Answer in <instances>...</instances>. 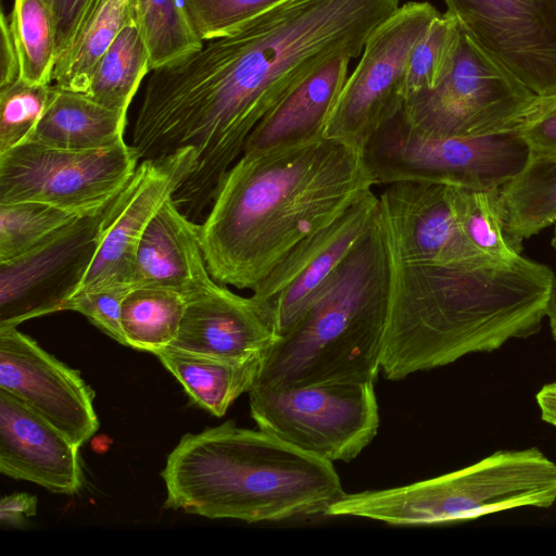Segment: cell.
Wrapping results in <instances>:
<instances>
[{"label":"cell","mask_w":556,"mask_h":556,"mask_svg":"<svg viewBox=\"0 0 556 556\" xmlns=\"http://www.w3.org/2000/svg\"><path fill=\"white\" fill-rule=\"evenodd\" d=\"M399 0H285L151 71L139 118L162 153L191 148L194 180L220 184L261 119L329 61L357 58Z\"/></svg>","instance_id":"cell-1"},{"label":"cell","mask_w":556,"mask_h":556,"mask_svg":"<svg viewBox=\"0 0 556 556\" xmlns=\"http://www.w3.org/2000/svg\"><path fill=\"white\" fill-rule=\"evenodd\" d=\"M374 186L363 152L326 137L242 153L200 224L211 276L252 291L299 242Z\"/></svg>","instance_id":"cell-2"},{"label":"cell","mask_w":556,"mask_h":556,"mask_svg":"<svg viewBox=\"0 0 556 556\" xmlns=\"http://www.w3.org/2000/svg\"><path fill=\"white\" fill-rule=\"evenodd\" d=\"M554 280L547 266L521 255L456 263L390 255L383 377L399 381L535 334Z\"/></svg>","instance_id":"cell-3"},{"label":"cell","mask_w":556,"mask_h":556,"mask_svg":"<svg viewBox=\"0 0 556 556\" xmlns=\"http://www.w3.org/2000/svg\"><path fill=\"white\" fill-rule=\"evenodd\" d=\"M161 476L165 507L249 523L325 516L345 493L332 462L233 420L185 434Z\"/></svg>","instance_id":"cell-4"},{"label":"cell","mask_w":556,"mask_h":556,"mask_svg":"<svg viewBox=\"0 0 556 556\" xmlns=\"http://www.w3.org/2000/svg\"><path fill=\"white\" fill-rule=\"evenodd\" d=\"M390 254L378 214L312 306L262 355L253 387L375 382L381 371Z\"/></svg>","instance_id":"cell-5"},{"label":"cell","mask_w":556,"mask_h":556,"mask_svg":"<svg viewBox=\"0 0 556 556\" xmlns=\"http://www.w3.org/2000/svg\"><path fill=\"white\" fill-rule=\"evenodd\" d=\"M556 502V463L535 446L503 450L462 469L410 484L344 493L328 517H359L392 526L459 522Z\"/></svg>","instance_id":"cell-6"},{"label":"cell","mask_w":556,"mask_h":556,"mask_svg":"<svg viewBox=\"0 0 556 556\" xmlns=\"http://www.w3.org/2000/svg\"><path fill=\"white\" fill-rule=\"evenodd\" d=\"M531 149L516 130L481 137H435L406 124L401 115L380 128L363 151L377 185L424 181L498 189L525 166Z\"/></svg>","instance_id":"cell-7"},{"label":"cell","mask_w":556,"mask_h":556,"mask_svg":"<svg viewBox=\"0 0 556 556\" xmlns=\"http://www.w3.org/2000/svg\"><path fill=\"white\" fill-rule=\"evenodd\" d=\"M248 394L257 428L329 462L354 459L379 429L372 382L252 387Z\"/></svg>","instance_id":"cell-8"},{"label":"cell","mask_w":556,"mask_h":556,"mask_svg":"<svg viewBox=\"0 0 556 556\" xmlns=\"http://www.w3.org/2000/svg\"><path fill=\"white\" fill-rule=\"evenodd\" d=\"M538 97L460 29L450 73L433 89L406 98L400 115L412 128L430 136H490L515 130Z\"/></svg>","instance_id":"cell-9"},{"label":"cell","mask_w":556,"mask_h":556,"mask_svg":"<svg viewBox=\"0 0 556 556\" xmlns=\"http://www.w3.org/2000/svg\"><path fill=\"white\" fill-rule=\"evenodd\" d=\"M439 14L427 1H409L374 29L334 102L324 137L363 152L400 114L410 52Z\"/></svg>","instance_id":"cell-10"},{"label":"cell","mask_w":556,"mask_h":556,"mask_svg":"<svg viewBox=\"0 0 556 556\" xmlns=\"http://www.w3.org/2000/svg\"><path fill=\"white\" fill-rule=\"evenodd\" d=\"M139 162L126 142L66 150L25 141L0 153V204L35 201L77 216L94 215L121 192Z\"/></svg>","instance_id":"cell-11"},{"label":"cell","mask_w":556,"mask_h":556,"mask_svg":"<svg viewBox=\"0 0 556 556\" xmlns=\"http://www.w3.org/2000/svg\"><path fill=\"white\" fill-rule=\"evenodd\" d=\"M462 31L539 97L556 92V0H444Z\"/></svg>","instance_id":"cell-12"},{"label":"cell","mask_w":556,"mask_h":556,"mask_svg":"<svg viewBox=\"0 0 556 556\" xmlns=\"http://www.w3.org/2000/svg\"><path fill=\"white\" fill-rule=\"evenodd\" d=\"M378 208V195L370 190L336 220L299 242L252 290V301L277 337L286 334L312 306L371 226Z\"/></svg>","instance_id":"cell-13"},{"label":"cell","mask_w":556,"mask_h":556,"mask_svg":"<svg viewBox=\"0 0 556 556\" xmlns=\"http://www.w3.org/2000/svg\"><path fill=\"white\" fill-rule=\"evenodd\" d=\"M104 210L78 217L25 254L0 263V328L62 311L94 256Z\"/></svg>","instance_id":"cell-14"},{"label":"cell","mask_w":556,"mask_h":556,"mask_svg":"<svg viewBox=\"0 0 556 556\" xmlns=\"http://www.w3.org/2000/svg\"><path fill=\"white\" fill-rule=\"evenodd\" d=\"M195 160V151L185 148L139 162L103 212L94 256L75 293L99 287H132L140 239L157 211L190 176Z\"/></svg>","instance_id":"cell-15"},{"label":"cell","mask_w":556,"mask_h":556,"mask_svg":"<svg viewBox=\"0 0 556 556\" xmlns=\"http://www.w3.org/2000/svg\"><path fill=\"white\" fill-rule=\"evenodd\" d=\"M0 389L81 446L98 430L94 392L79 371L17 327L0 328Z\"/></svg>","instance_id":"cell-16"},{"label":"cell","mask_w":556,"mask_h":556,"mask_svg":"<svg viewBox=\"0 0 556 556\" xmlns=\"http://www.w3.org/2000/svg\"><path fill=\"white\" fill-rule=\"evenodd\" d=\"M378 200L391 256L431 263L489 258L465 238L451 203L450 186L396 181L386 185Z\"/></svg>","instance_id":"cell-17"},{"label":"cell","mask_w":556,"mask_h":556,"mask_svg":"<svg viewBox=\"0 0 556 556\" xmlns=\"http://www.w3.org/2000/svg\"><path fill=\"white\" fill-rule=\"evenodd\" d=\"M79 445L0 389V471L53 493L74 494L84 483Z\"/></svg>","instance_id":"cell-18"},{"label":"cell","mask_w":556,"mask_h":556,"mask_svg":"<svg viewBox=\"0 0 556 556\" xmlns=\"http://www.w3.org/2000/svg\"><path fill=\"white\" fill-rule=\"evenodd\" d=\"M278 339L251 296L215 282L188 299L169 346L218 357L262 356Z\"/></svg>","instance_id":"cell-19"},{"label":"cell","mask_w":556,"mask_h":556,"mask_svg":"<svg viewBox=\"0 0 556 556\" xmlns=\"http://www.w3.org/2000/svg\"><path fill=\"white\" fill-rule=\"evenodd\" d=\"M215 282L203 254L200 224L188 218L169 198L140 239L132 286L163 287L189 299Z\"/></svg>","instance_id":"cell-20"},{"label":"cell","mask_w":556,"mask_h":556,"mask_svg":"<svg viewBox=\"0 0 556 556\" xmlns=\"http://www.w3.org/2000/svg\"><path fill=\"white\" fill-rule=\"evenodd\" d=\"M346 56L336 58L287 93L250 134L243 153L268 151L324 137L327 119L348 78Z\"/></svg>","instance_id":"cell-21"},{"label":"cell","mask_w":556,"mask_h":556,"mask_svg":"<svg viewBox=\"0 0 556 556\" xmlns=\"http://www.w3.org/2000/svg\"><path fill=\"white\" fill-rule=\"evenodd\" d=\"M127 113L87 94L53 85L48 104L27 141L66 149L96 150L124 143Z\"/></svg>","instance_id":"cell-22"},{"label":"cell","mask_w":556,"mask_h":556,"mask_svg":"<svg viewBox=\"0 0 556 556\" xmlns=\"http://www.w3.org/2000/svg\"><path fill=\"white\" fill-rule=\"evenodd\" d=\"M199 406L216 417L254 386L262 356L218 357L167 346L154 353Z\"/></svg>","instance_id":"cell-23"},{"label":"cell","mask_w":556,"mask_h":556,"mask_svg":"<svg viewBox=\"0 0 556 556\" xmlns=\"http://www.w3.org/2000/svg\"><path fill=\"white\" fill-rule=\"evenodd\" d=\"M137 20L135 0H92L59 55L53 85L86 93L94 68L123 28Z\"/></svg>","instance_id":"cell-24"},{"label":"cell","mask_w":556,"mask_h":556,"mask_svg":"<svg viewBox=\"0 0 556 556\" xmlns=\"http://www.w3.org/2000/svg\"><path fill=\"white\" fill-rule=\"evenodd\" d=\"M509 239L521 241L556 223V155L531 151L522 169L498 188Z\"/></svg>","instance_id":"cell-25"},{"label":"cell","mask_w":556,"mask_h":556,"mask_svg":"<svg viewBox=\"0 0 556 556\" xmlns=\"http://www.w3.org/2000/svg\"><path fill=\"white\" fill-rule=\"evenodd\" d=\"M187 301V296L172 289L132 286L121 307L125 345L152 354L172 345Z\"/></svg>","instance_id":"cell-26"},{"label":"cell","mask_w":556,"mask_h":556,"mask_svg":"<svg viewBox=\"0 0 556 556\" xmlns=\"http://www.w3.org/2000/svg\"><path fill=\"white\" fill-rule=\"evenodd\" d=\"M151 71L148 47L134 20L97 64L85 94L109 109L127 113L142 79Z\"/></svg>","instance_id":"cell-27"},{"label":"cell","mask_w":556,"mask_h":556,"mask_svg":"<svg viewBox=\"0 0 556 556\" xmlns=\"http://www.w3.org/2000/svg\"><path fill=\"white\" fill-rule=\"evenodd\" d=\"M20 60V78L51 85L58 61L56 29L42 0H13L9 14Z\"/></svg>","instance_id":"cell-28"},{"label":"cell","mask_w":556,"mask_h":556,"mask_svg":"<svg viewBox=\"0 0 556 556\" xmlns=\"http://www.w3.org/2000/svg\"><path fill=\"white\" fill-rule=\"evenodd\" d=\"M451 203L467 241L494 261H511L520 255L504 227L498 189L476 190L450 186Z\"/></svg>","instance_id":"cell-29"},{"label":"cell","mask_w":556,"mask_h":556,"mask_svg":"<svg viewBox=\"0 0 556 556\" xmlns=\"http://www.w3.org/2000/svg\"><path fill=\"white\" fill-rule=\"evenodd\" d=\"M152 71L202 47L182 0H135Z\"/></svg>","instance_id":"cell-30"},{"label":"cell","mask_w":556,"mask_h":556,"mask_svg":"<svg viewBox=\"0 0 556 556\" xmlns=\"http://www.w3.org/2000/svg\"><path fill=\"white\" fill-rule=\"evenodd\" d=\"M78 217L35 201L0 204V263L25 254Z\"/></svg>","instance_id":"cell-31"},{"label":"cell","mask_w":556,"mask_h":556,"mask_svg":"<svg viewBox=\"0 0 556 556\" xmlns=\"http://www.w3.org/2000/svg\"><path fill=\"white\" fill-rule=\"evenodd\" d=\"M460 40V28L450 14H439L413 48L406 67L405 99L437 87L450 73Z\"/></svg>","instance_id":"cell-32"},{"label":"cell","mask_w":556,"mask_h":556,"mask_svg":"<svg viewBox=\"0 0 556 556\" xmlns=\"http://www.w3.org/2000/svg\"><path fill=\"white\" fill-rule=\"evenodd\" d=\"M52 88L53 85H33L21 78L0 87V153L28 140Z\"/></svg>","instance_id":"cell-33"},{"label":"cell","mask_w":556,"mask_h":556,"mask_svg":"<svg viewBox=\"0 0 556 556\" xmlns=\"http://www.w3.org/2000/svg\"><path fill=\"white\" fill-rule=\"evenodd\" d=\"M285 0H182L203 40L228 35Z\"/></svg>","instance_id":"cell-34"},{"label":"cell","mask_w":556,"mask_h":556,"mask_svg":"<svg viewBox=\"0 0 556 556\" xmlns=\"http://www.w3.org/2000/svg\"><path fill=\"white\" fill-rule=\"evenodd\" d=\"M130 288L111 286L78 291L64 303L62 311L83 314L101 331L125 345L121 327V307Z\"/></svg>","instance_id":"cell-35"},{"label":"cell","mask_w":556,"mask_h":556,"mask_svg":"<svg viewBox=\"0 0 556 556\" xmlns=\"http://www.w3.org/2000/svg\"><path fill=\"white\" fill-rule=\"evenodd\" d=\"M515 130L531 151L556 155V92L538 97Z\"/></svg>","instance_id":"cell-36"},{"label":"cell","mask_w":556,"mask_h":556,"mask_svg":"<svg viewBox=\"0 0 556 556\" xmlns=\"http://www.w3.org/2000/svg\"><path fill=\"white\" fill-rule=\"evenodd\" d=\"M49 8L58 41V58L67 47L92 0H42Z\"/></svg>","instance_id":"cell-37"},{"label":"cell","mask_w":556,"mask_h":556,"mask_svg":"<svg viewBox=\"0 0 556 556\" xmlns=\"http://www.w3.org/2000/svg\"><path fill=\"white\" fill-rule=\"evenodd\" d=\"M0 87L20 78V60L14 41L10 16L1 8Z\"/></svg>","instance_id":"cell-38"},{"label":"cell","mask_w":556,"mask_h":556,"mask_svg":"<svg viewBox=\"0 0 556 556\" xmlns=\"http://www.w3.org/2000/svg\"><path fill=\"white\" fill-rule=\"evenodd\" d=\"M37 498L28 493H13L0 501V521L11 528L22 527L26 518L36 515Z\"/></svg>","instance_id":"cell-39"},{"label":"cell","mask_w":556,"mask_h":556,"mask_svg":"<svg viewBox=\"0 0 556 556\" xmlns=\"http://www.w3.org/2000/svg\"><path fill=\"white\" fill-rule=\"evenodd\" d=\"M543 421L556 427V381L544 384L535 395Z\"/></svg>","instance_id":"cell-40"},{"label":"cell","mask_w":556,"mask_h":556,"mask_svg":"<svg viewBox=\"0 0 556 556\" xmlns=\"http://www.w3.org/2000/svg\"><path fill=\"white\" fill-rule=\"evenodd\" d=\"M546 317H548L551 331H552L554 340L556 341V276H555L553 291H552V295H551L548 307H547Z\"/></svg>","instance_id":"cell-41"},{"label":"cell","mask_w":556,"mask_h":556,"mask_svg":"<svg viewBox=\"0 0 556 556\" xmlns=\"http://www.w3.org/2000/svg\"><path fill=\"white\" fill-rule=\"evenodd\" d=\"M552 245L556 250V226H555V229H554V236L552 238Z\"/></svg>","instance_id":"cell-42"}]
</instances>
